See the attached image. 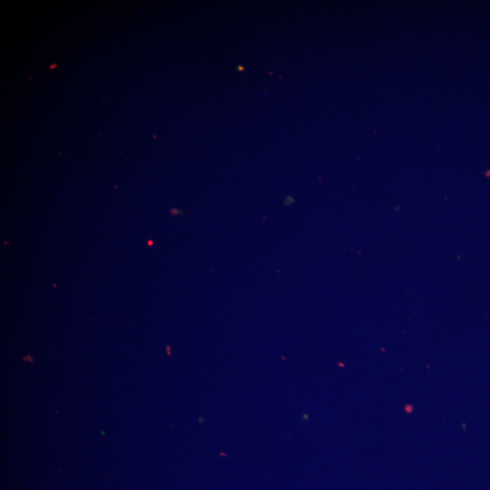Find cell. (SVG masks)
I'll list each match as a JSON object with an SVG mask.
<instances>
[{"label":"cell","instance_id":"1","mask_svg":"<svg viewBox=\"0 0 490 490\" xmlns=\"http://www.w3.org/2000/svg\"><path fill=\"white\" fill-rule=\"evenodd\" d=\"M148 245H150V246L152 245V240H149V241H148Z\"/></svg>","mask_w":490,"mask_h":490}]
</instances>
